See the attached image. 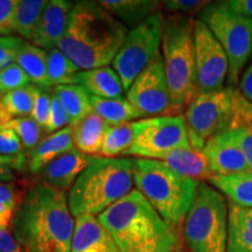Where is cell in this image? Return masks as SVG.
Returning <instances> with one entry per match:
<instances>
[{"label":"cell","instance_id":"2e32d148","mask_svg":"<svg viewBox=\"0 0 252 252\" xmlns=\"http://www.w3.org/2000/svg\"><path fill=\"white\" fill-rule=\"evenodd\" d=\"M102 157L88 156L74 149L62 154L41 172L42 181L58 190H70L82 173Z\"/></svg>","mask_w":252,"mask_h":252},{"label":"cell","instance_id":"ac0fdd59","mask_svg":"<svg viewBox=\"0 0 252 252\" xmlns=\"http://www.w3.org/2000/svg\"><path fill=\"white\" fill-rule=\"evenodd\" d=\"M72 128L67 126L63 130H60L55 133H52L48 137L41 140L39 145L34 150H32L30 160H28V168L33 174L42 172L47 165L54 161L62 154L74 150L72 143Z\"/></svg>","mask_w":252,"mask_h":252},{"label":"cell","instance_id":"ba28073f","mask_svg":"<svg viewBox=\"0 0 252 252\" xmlns=\"http://www.w3.org/2000/svg\"><path fill=\"white\" fill-rule=\"evenodd\" d=\"M203 23L224 49L229 60V87L235 88L252 55V20L231 11L224 1L208 2L198 12Z\"/></svg>","mask_w":252,"mask_h":252},{"label":"cell","instance_id":"4fadbf2b","mask_svg":"<svg viewBox=\"0 0 252 252\" xmlns=\"http://www.w3.org/2000/svg\"><path fill=\"white\" fill-rule=\"evenodd\" d=\"M194 42L198 93L223 89L229 74L228 56L212 32L197 19H195Z\"/></svg>","mask_w":252,"mask_h":252},{"label":"cell","instance_id":"f35d334b","mask_svg":"<svg viewBox=\"0 0 252 252\" xmlns=\"http://www.w3.org/2000/svg\"><path fill=\"white\" fill-rule=\"evenodd\" d=\"M23 149L24 145L13 130H0V156H21Z\"/></svg>","mask_w":252,"mask_h":252},{"label":"cell","instance_id":"ffe728a7","mask_svg":"<svg viewBox=\"0 0 252 252\" xmlns=\"http://www.w3.org/2000/svg\"><path fill=\"white\" fill-rule=\"evenodd\" d=\"M159 161H162L179 175L193 179L195 181H208L213 175L202 151H196L191 147L172 151L163 156Z\"/></svg>","mask_w":252,"mask_h":252},{"label":"cell","instance_id":"ee69618b","mask_svg":"<svg viewBox=\"0 0 252 252\" xmlns=\"http://www.w3.org/2000/svg\"><path fill=\"white\" fill-rule=\"evenodd\" d=\"M0 252H24L21 245L11 235V231L2 228H0Z\"/></svg>","mask_w":252,"mask_h":252},{"label":"cell","instance_id":"d4e9b609","mask_svg":"<svg viewBox=\"0 0 252 252\" xmlns=\"http://www.w3.org/2000/svg\"><path fill=\"white\" fill-rule=\"evenodd\" d=\"M47 60H48V52L25 41L15 56L14 63H17L26 72L32 84L40 89H48Z\"/></svg>","mask_w":252,"mask_h":252},{"label":"cell","instance_id":"44dd1931","mask_svg":"<svg viewBox=\"0 0 252 252\" xmlns=\"http://www.w3.org/2000/svg\"><path fill=\"white\" fill-rule=\"evenodd\" d=\"M226 252H252V208L229 202Z\"/></svg>","mask_w":252,"mask_h":252},{"label":"cell","instance_id":"e0dca14e","mask_svg":"<svg viewBox=\"0 0 252 252\" xmlns=\"http://www.w3.org/2000/svg\"><path fill=\"white\" fill-rule=\"evenodd\" d=\"M70 252H121V250L97 217L82 215L75 220Z\"/></svg>","mask_w":252,"mask_h":252},{"label":"cell","instance_id":"277c9868","mask_svg":"<svg viewBox=\"0 0 252 252\" xmlns=\"http://www.w3.org/2000/svg\"><path fill=\"white\" fill-rule=\"evenodd\" d=\"M194 26L191 17H163L161 55L171 98L169 116L181 115L198 94Z\"/></svg>","mask_w":252,"mask_h":252},{"label":"cell","instance_id":"f546056e","mask_svg":"<svg viewBox=\"0 0 252 252\" xmlns=\"http://www.w3.org/2000/svg\"><path fill=\"white\" fill-rule=\"evenodd\" d=\"M133 143V128L132 123L109 126L104 135L99 157L106 159H115L122 154H127Z\"/></svg>","mask_w":252,"mask_h":252},{"label":"cell","instance_id":"836d02e7","mask_svg":"<svg viewBox=\"0 0 252 252\" xmlns=\"http://www.w3.org/2000/svg\"><path fill=\"white\" fill-rule=\"evenodd\" d=\"M67 126H70V121H69L67 112L64 111L62 104L60 103L59 98L53 93L49 118L45 126V131L47 133H55V132L67 127Z\"/></svg>","mask_w":252,"mask_h":252},{"label":"cell","instance_id":"cb8c5ba5","mask_svg":"<svg viewBox=\"0 0 252 252\" xmlns=\"http://www.w3.org/2000/svg\"><path fill=\"white\" fill-rule=\"evenodd\" d=\"M208 184L223 194L229 202L236 206L252 208V174L241 173L231 175L214 174L208 179Z\"/></svg>","mask_w":252,"mask_h":252},{"label":"cell","instance_id":"f907efd6","mask_svg":"<svg viewBox=\"0 0 252 252\" xmlns=\"http://www.w3.org/2000/svg\"><path fill=\"white\" fill-rule=\"evenodd\" d=\"M2 96H4V94H2L1 93H0V99H1V98H2Z\"/></svg>","mask_w":252,"mask_h":252},{"label":"cell","instance_id":"ab89813d","mask_svg":"<svg viewBox=\"0 0 252 252\" xmlns=\"http://www.w3.org/2000/svg\"><path fill=\"white\" fill-rule=\"evenodd\" d=\"M18 0H0V36H11L13 33L14 11Z\"/></svg>","mask_w":252,"mask_h":252},{"label":"cell","instance_id":"7bdbcfd3","mask_svg":"<svg viewBox=\"0 0 252 252\" xmlns=\"http://www.w3.org/2000/svg\"><path fill=\"white\" fill-rule=\"evenodd\" d=\"M25 191L13 182H0V203L19 208L23 202Z\"/></svg>","mask_w":252,"mask_h":252},{"label":"cell","instance_id":"8fae6325","mask_svg":"<svg viewBox=\"0 0 252 252\" xmlns=\"http://www.w3.org/2000/svg\"><path fill=\"white\" fill-rule=\"evenodd\" d=\"M133 143L127 154L160 160L178 149H189L186 121L182 115L160 116L132 122Z\"/></svg>","mask_w":252,"mask_h":252},{"label":"cell","instance_id":"9a60e30c","mask_svg":"<svg viewBox=\"0 0 252 252\" xmlns=\"http://www.w3.org/2000/svg\"><path fill=\"white\" fill-rule=\"evenodd\" d=\"M74 2L69 0H49L41 14L32 45L49 52L58 48L68 26Z\"/></svg>","mask_w":252,"mask_h":252},{"label":"cell","instance_id":"52a82bcc","mask_svg":"<svg viewBox=\"0 0 252 252\" xmlns=\"http://www.w3.org/2000/svg\"><path fill=\"white\" fill-rule=\"evenodd\" d=\"M228 200L207 181H197L193 202L180 228L190 252H226Z\"/></svg>","mask_w":252,"mask_h":252},{"label":"cell","instance_id":"4316f807","mask_svg":"<svg viewBox=\"0 0 252 252\" xmlns=\"http://www.w3.org/2000/svg\"><path fill=\"white\" fill-rule=\"evenodd\" d=\"M93 110L110 126L121 125L132 121L143 119L141 113L127 99H104L91 96Z\"/></svg>","mask_w":252,"mask_h":252},{"label":"cell","instance_id":"c3c4849f","mask_svg":"<svg viewBox=\"0 0 252 252\" xmlns=\"http://www.w3.org/2000/svg\"><path fill=\"white\" fill-rule=\"evenodd\" d=\"M13 121V116L8 112L6 106L2 103V98L0 99V130L7 126L9 123Z\"/></svg>","mask_w":252,"mask_h":252},{"label":"cell","instance_id":"7402d4cb","mask_svg":"<svg viewBox=\"0 0 252 252\" xmlns=\"http://www.w3.org/2000/svg\"><path fill=\"white\" fill-rule=\"evenodd\" d=\"M109 126L108 123L104 122L93 110L86 118L71 127L75 149L88 156L99 157L104 135Z\"/></svg>","mask_w":252,"mask_h":252},{"label":"cell","instance_id":"8d00e7d4","mask_svg":"<svg viewBox=\"0 0 252 252\" xmlns=\"http://www.w3.org/2000/svg\"><path fill=\"white\" fill-rule=\"evenodd\" d=\"M25 43V40L19 36H0V64L8 67L14 63L19 49Z\"/></svg>","mask_w":252,"mask_h":252},{"label":"cell","instance_id":"5b68a950","mask_svg":"<svg viewBox=\"0 0 252 252\" xmlns=\"http://www.w3.org/2000/svg\"><path fill=\"white\" fill-rule=\"evenodd\" d=\"M134 159L99 158L88 167L68 194L72 216H98L130 194Z\"/></svg>","mask_w":252,"mask_h":252},{"label":"cell","instance_id":"d6986e66","mask_svg":"<svg viewBox=\"0 0 252 252\" xmlns=\"http://www.w3.org/2000/svg\"><path fill=\"white\" fill-rule=\"evenodd\" d=\"M76 84L83 87L91 96L104 99L123 98L125 91L121 77L110 67L80 71L76 75Z\"/></svg>","mask_w":252,"mask_h":252},{"label":"cell","instance_id":"d6a6232c","mask_svg":"<svg viewBox=\"0 0 252 252\" xmlns=\"http://www.w3.org/2000/svg\"><path fill=\"white\" fill-rule=\"evenodd\" d=\"M31 84L30 77L17 63H12L0 71V93L2 94Z\"/></svg>","mask_w":252,"mask_h":252},{"label":"cell","instance_id":"7a4b0ae2","mask_svg":"<svg viewBox=\"0 0 252 252\" xmlns=\"http://www.w3.org/2000/svg\"><path fill=\"white\" fill-rule=\"evenodd\" d=\"M127 27L99 1L74 2L58 48L80 70L109 67L124 42Z\"/></svg>","mask_w":252,"mask_h":252},{"label":"cell","instance_id":"60d3db41","mask_svg":"<svg viewBox=\"0 0 252 252\" xmlns=\"http://www.w3.org/2000/svg\"><path fill=\"white\" fill-rule=\"evenodd\" d=\"M26 163L24 154L18 157L0 156V182H8L14 179V172L20 171Z\"/></svg>","mask_w":252,"mask_h":252},{"label":"cell","instance_id":"bcb514c9","mask_svg":"<svg viewBox=\"0 0 252 252\" xmlns=\"http://www.w3.org/2000/svg\"><path fill=\"white\" fill-rule=\"evenodd\" d=\"M224 2L235 13L252 20V0H226Z\"/></svg>","mask_w":252,"mask_h":252},{"label":"cell","instance_id":"83f0119b","mask_svg":"<svg viewBox=\"0 0 252 252\" xmlns=\"http://www.w3.org/2000/svg\"><path fill=\"white\" fill-rule=\"evenodd\" d=\"M46 4V0H18L14 11L13 33L27 42H32Z\"/></svg>","mask_w":252,"mask_h":252},{"label":"cell","instance_id":"7c38bea8","mask_svg":"<svg viewBox=\"0 0 252 252\" xmlns=\"http://www.w3.org/2000/svg\"><path fill=\"white\" fill-rule=\"evenodd\" d=\"M126 98L146 118L169 116L171 98L161 53H158L144 71L135 78Z\"/></svg>","mask_w":252,"mask_h":252},{"label":"cell","instance_id":"8992f818","mask_svg":"<svg viewBox=\"0 0 252 252\" xmlns=\"http://www.w3.org/2000/svg\"><path fill=\"white\" fill-rule=\"evenodd\" d=\"M135 189L173 228L180 230L193 202L197 181L179 175L159 160L134 159Z\"/></svg>","mask_w":252,"mask_h":252},{"label":"cell","instance_id":"30bf717a","mask_svg":"<svg viewBox=\"0 0 252 252\" xmlns=\"http://www.w3.org/2000/svg\"><path fill=\"white\" fill-rule=\"evenodd\" d=\"M163 17L165 15L158 11L126 34L112 62V67L121 77L125 91L160 52Z\"/></svg>","mask_w":252,"mask_h":252},{"label":"cell","instance_id":"74e56055","mask_svg":"<svg viewBox=\"0 0 252 252\" xmlns=\"http://www.w3.org/2000/svg\"><path fill=\"white\" fill-rule=\"evenodd\" d=\"M234 104H235V124L234 127L245 125L252 128V103L242 96L241 91L234 88Z\"/></svg>","mask_w":252,"mask_h":252},{"label":"cell","instance_id":"4dcf8cb0","mask_svg":"<svg viewBox=\"0 0 252 252\" xmlns=\"http://www.w3.org/2000/svg\"><path fill=\"white\" fill-rule=\"evenodd\" d=\"M37 89L39 88L34 84H28L20 89L5 94L2 96V103L13 117H30L35 103Z\"/></svg>","mask_w":252,"mask_h":252},{"label":"cell","instance_id":"681fc988","mask_svg":"<svg viewBox=\"0 0 252 252\" xmlns=\"http://www.w3.org/2000/svg\"><path fill=\"white\" fill-rule=\"evenodd\" d=\"M172 252H190V251H189L188 249L186 248V245L184 244V242H182V239H181L180 243L176 245L175 249Z\"/></svg>","mask_w":252,"mask_h":252},{"label":"cell","instance_id":"e575fe53","mask_svg":"<svg viewBox=\"0 0 252 252\" xmlns=\"http://www.w3.org/2000/svg\"><path fill=\"white\" fill-rule=\"evenodd\" d=\"M209 1L203 0H167L163 1V7L171 14H180L186 17H191L198 14V12L202 9Z\"/></svg>","mask_w":252,"mask_h":252},{"label":"cell","instance_id":"6da1fadb","mask_svg":"<svg viewBox=\"0 0 252 252\" xmlns=\"http://www.w3.org/2000/svg\"><path fill=\"white\" fill-rule=\"evenodd\" d=\"M24 252H70L75 232L64 191L36 181L25 191L13 224Z\"/></svg>","mask_w":252,"mask_h":252},{"label":"cell","instance_id":"484cf974","mask_svg":"<svg viewBox=\"0 0 252 252\" xmlns=\"http://www.w3.org/2000/svg\"><path fill=\"white\" fill-rule=\"evenodd\" d=\"M54 94L67 112L71 127L93 111L91 94L78 84L55 87Z\"/></svg>","mask_w":252,"mask_h":252},{"label":"cell","instance_id":"3957f363","mask_svg":"<svg viewBox=\"0 0 252 252\" xmlns=\"http://www.w3.org/2000/svg\"><path fill=\"white\" fill-rule=\"evenodd\" d=\"M121 252H172L180 230L162 220L137 189L97 216Z\"/></svg>","mask_w":252,"mask_h":252},{"label":"cell","instance_id":"7dc6e473","mask_svg":"<svg viewBox=\"0 0 252 252\" xmlns=\"http://www.w3.org/2000/svg\"><path fill=\"white\" fill-rule=\"evenodd\" d=\"M239 91L245 99L252 103V63L245 69L239 80Z\"/></svg>","mask_w":252,"mask_h":252},{"label":"cell","instance_id":"f1b7e54d","mask_svg":"<svg viewBox=\"0 0 252 252\" xmlns=\"http://www.w3.org/2000/svg\"><path fill=\"white\" fill-rule=\"evenodd\" d=\"M78 72L80 69L77 65H75L59 48L49 50L47 60V81L49 88L76 84Z\"/></svg>","mask_w":252,"mask_h":252},{"label":"cell","instance_id":"f6af8a7d","mask_svg":"<svg viewBox=\"0 0 252 252\" xmlns=\"http://www.w3.org/2000/svg\"><path fill=\"white\" fill-rule=\"evenodd\" d=\"M17 212V208L0 203V228L11 231L13 229Z\"/></svg>","mask_w":252,"mask_h":252},{"label":"cell","instance_id":"d590c367","mask_svg":"<svg viewBox=\"0 0 252 252\" xmlns=\"http://www.w3.org/2000/svg\"><path fill=\"white\" fill-rule=\"evenodd\" d=\"M50 104H52V94L47 93L45 89H40L39 88L36 91L35 103H34L31 117L43 128H45L49 118Z\"/></svg>","mask_w":252,"mask_h":252},{"label":"cell","instance_id":"5bb4252c","mask_svg":"<svg viewBox=\"0 0 252 252\" xmlns=\"http://www.w3.org/2000/svg\"><path fill=\"white\" fill-rule=\"evenodd\" d=\"M202 152L207 158L213 175H231L250 173L232 130L220 132L204 145Z\"/></svg>","mask_w":252,"mask_h":252},{"label":"cell","instance_id":"9c48e42d","mask_svg":"<svg viewBox=\"0 0 252 252\" xmlns=\"http://www.w3.org/2000/svg\"><path fill=\"white\" fill-rule=\"evenodd\" d=\"M184 117L191 149L202 151L210 138L234 127V88L198 93L187 106Z\"/></svg>","mask_w":252,"mask_h":252},{"label":"cell","instance_id":"603a6c76","mask_svg":"<svg viewBox=\"0 0 252 252\" xmlns=\"http://www.w3.org/2000/svg\"><path fill=\"white\" fill-rule=\"evenodd\" d=\"M116 19L127 28H134L159 11L160 2L154 0H100Z\"/></svg>","mask_w":252,"mask_h":252},{"label":"cell","instance_id":"b9f144b4","mask_svg":"<svg viewBox=\"0 0 252 252\" xmlns=\"http://www.w3.org/2000/svg\"><path fill=\"white\" fill-rule=\"evenodd\" d=\"M237 143L247 160L249 171L252 174V128L249 126L241 125L231 128Z\"/></svg>","mask_w":252,"mask_h":252},{"label":"cell","instance_id":"1f68e13d","mask_svg":"<svg viewBox=\"0 0 252 252\" xmlns=\"http://www.w3.org/2000/svg\"><path fill=\"white\" fill-rule=\"evenodd\" d=\"M5 128L13 130L26 149L34 150L41 141V126L31 116L14 118Z\"/></svg>","mask_w":252,"mask_h":252}]
</instances>
